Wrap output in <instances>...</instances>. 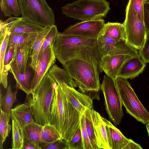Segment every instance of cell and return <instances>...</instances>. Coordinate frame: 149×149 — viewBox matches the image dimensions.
<instances>
[{
  "instance_id": "obj_25",
  "label": "cell",
  "mask_w": 149,
  "mask_h": 149,
  "mask_svg": "<svg viewBox=\"0 0 149 149\" xmlns=\"http://www.w3.org/2000/svg\"><path fill=\"white\" fill-rule=\"evenodd\" d=\"M15 54L14 48L8 45L4 57L3 69L2 73L0 74V83L5 88H7L8 87V72L14 60Z\"/></svg>"
},
{
  "instance_id": "obj_12",
  "label": "cell",
  "mask_w": 149,
  "mask_h": 149,
  "mask_svg": "<svg viewBox=\"0 0 149 149\" xmlns=\"http://www.w3.org/2000/svg\"><path fill=\"white\" fill-rule=\"evenodd\" d=\"M56 58L53 45H51L48 47L38 57L34 75L31 81L32 94L45 75L55 64Z\"/></svg>"
},
{
  "instance_id": "obj_26",
  "label": "cell",
  "mask_w": 149,
  "mask_h": 149,
  "mask_svg": "<svg viewBox=\"0 0 149 149\" xmlns=\"http://www.w3.org/2000/svg\"><path fill=\"white\" fill-rule=\"evenodd\" d=\"M42 127V126L35 121L29 124L23 130L24 139L40 146V136Z\"/></svg>"
},
{
  "instance_id": "obj_32",
  "label": "cell",
  "mask_w": 149,
  "mask_h": 149,
  "mask_svg": "<svg viewBox=\"0 0 149 149\" xmlns=\"http://www.w3.org/2000/svg\"><path fill=\"white\" fill-rule=\"evenodd\" d=\"M12 120V149H23L24 137L23 131L13 119Z\"/></svg>"
},
{
  "instance_id": "obj_19",
  "label": "cell",
  "mask_w": 149,
  "mask_h": 149,
  "mask_svg": "<svg viewBox=\"0 0 149 149\" xmlns=\"http://www.w3.org/2000/svg\"><path fill=\"white\" fill-rule=\"evenodd\" d=\"M105 123L109 144L110 149H123L129 142L121 132L110 121L103 118Z\"/></svg>"
},
{
  "instance_id": "obj_45",
  "label": "cell",
  "mask_w": 149,
  "mask_h": 149,
  "mask_svg": "<svg viewBox=\"0 0 149 149\" xmlns=\"http://www.w3.org/2000/svg\"></svg>"
},
{
  "instance_id": "obj_13",
  "label": "cell",
  "mask_w": 149,
  "mask_h": 149,
  "mask_svg": "<svg viewBox=\"0 0 149 149\" xmlns=\"http://www.w3.org/2000/svg\"><path fill=\"white\" fill-rule=\"evenodd\" d=\"M55 81L61 87L68 100L81 114L87 109L93 108V100L89 96L79 92L63 82Z\"/></svg>"
},
{
  "instance_id": "obj_42",
  "label": "cell",
  "mask_w": 149,
  "mask_h": 149,
  "mask_svg": "<svg viewBox=\"0 0 149 149\" xmlns=\"http://www.w3.org/2000/svg\"><path fill=\"white\" fill-rule=\"evenodd\" d=\"M41 149L40 146L34 143L24 139L23 149Z\"/></svg>"
},
{
  "instance_id": "obj_22",
  "label": "cell",
  "mask_w": 149,
  "mask_h": 149,
  "mask_svg": "<svg viewBox=\"0 0 149 149\" xmlns=\"http://www.w3.org/2000/svg\"><path fill=\"white\" fill-rule=\"evenodd\" d=\"M100 35L105 36L118 40H126L125 27L123 24L108 22L105 23Z\"/></svg>"
},
{
  "instance_id": "obj_18",
  "label": "cell",
  "mask_w": 149,
  "mask_h": 149,
  "mask_svg": "<svg viewBox=\"0 0 149 149\" xmlns=\"http://www.w3.org/2000/svg\"><path fill=\"white\" fill-rule=\"evenodd\" d=\"M146 66L140 56H134L125 64L118 77L127 79L135 78L143 72Z\"/></svg>"
},
{
  "instance_id": "obj_38",
  "label": "cell",
  "mask_w": 149,
  "mask_h": 149,
  "mask_svg": "<svg viewBox=\"0 0 149 149\" xmlns=\"http://www.w3.org/2000/svg\"><path fill=\"white\" fill-rule=\"evenodd\" d=\"M10 33L8 32L3 41L0 44V74L2 72L3 67V61L8 46Z\"/></svg>"
},
{
  "instance_id": "obj_43",
  "label": "cell",
  "mask_w": 149,
  "mask_h": 149,
  "mask_svg": "<svg viewBox=\"0 0 149 149\" xmlns=\"http://www.w3.org/2000/svg\"><path fill=\"white\" fill-rule=\"evenodd\" d=\"M140 145L130 139L129 142L123 149H142Z\"/></svg>"
},
{
  "instance_id": "obj_2",
  "label": "cell",
  "mask_w": 149,
  "mask_h": 149,
  "mask_svg": "<svg viewBox=\"0 0 149 149\" xmlns=\"http://www.w3.org/2000/svg\"><path fill=\"white\" fill-rule=\"evenodd\" d=\"M82 115L68 100L56 83L52 103L50 124L55 125L62 139L69 141L80 125Z\"/></svg>"
},
{
  "instance_id": "obj_17",
  "label": "cell",
  "mask_w": 149,
  "mask_h": 149,
  "mask_svg": "<svg viewBox=\"0 0 149 149\" xmlns=\"http://www.w3.org/2000/svg\"><path fill=\"white\" fill-rule=\"evenodd\" d=\"M91 116L99 149H110L108 141L106 124L103 117L93 109H90Z\"/></svg>"
},
{
  "instance_id": "obj_1",
  "label": "cell",
  "mask_w": 149,
  "mask_h": 149,
  "mask_svg": "<svg viewBox=\"0 0 149 149\" xmlns=\"http://www.w3.org/2000/svg\"><path fill=\"white\" fill-rule=\"evenodd\" d=\"M53 49L56 58L62 65L69 61L77 59L87 61L101 70L100 64L102 57L97 39L66 35L58 32Z\"/></svg>"
},
{
  "instance_id": "obj_4",
  "label": "cell",
  "mask_w": 149,
  "mask_h": 149,
  "mask_svg": "<svg viewBox=\"0 0 149 149\" xmlns=\"http://www.w3.org/2000/svg\"><path fill=\"white\" fill-rule=\"evenodd\" d=\"M56 84L47 73L32 95V110L34 121L42 126L50 124L52 103Z\"/></svg>"
},
{
  "instance_id": "obj_33",
  "label": "cell",
  "mask_w": 149,
  "mask_h": 149,
  "mask_svg": "<svg viewBox=\"0 0 149 149\" xmlns=\"http://www.w3.org/2000/svg\"><path fill=\"white\" fill-rule=\"evenodd\" d=\"M67 143V149H84L80 125Z\"/></svg>"
},
{
  "instance_id": "obj_5",
  "label": "cell",
  "mask_w": 149,
  "mask_h": 149,
  "mask_svg": "<svg viewBox=\"0 0 149 149\" xmlns=\"http://www.w3.org/2000/svg\"><path fill=\"white\" fill-rule=\"evenodd\" d=\"M106 0H77L61 8L66 17L82 21L106 17L110 8Z\"/></svg>"
},
{
  "instance_id": "obj_37",
  "label": "cell",
  "mask_w": 149,
  "mask_h": 149,
  "mask_svg": "<svg viewBox=\"0 0 149 149\" xmlns=\"http://www.w3.org/2000/svg\"><path fill=\"white\" fill-rule=\"evenodd\" d=\"M67 142L63 139L58 140L50 143H41V149H67Z\"/></svg>"
},
{
  "instance_id": "obj_44",
  "label": "cell",
  "mask_w": 149,
  "mask_h": 149,
  "mask_svg": "<svg viewBox=\"0 0 149 149\" xmlns=\"http://www.w3.org/2000/svg\"><path fill=\"white\" fill-rule=\"evenodd\" d=\"M146 127L148 132L149 139V123L146 124Z\"/></svg>"
},
{
  "instance_id": "obj_39",
  "label": "cell",
  "mask_w": 149,
  "mask_h": 149,
  "mask_svg": "<svg viewBox=\"0 0 149 149\" xmlns=\"http://www.w3.org/2000/svg\"><path fill=\"white\" fill-rule=\"evenodd\" d=\"M139 54L145 63H149V39L147 38L143 47L139 50Z\"/></svg>"
},
{
  "instance_id": "obj_34",
  "label": "cell",
  "mask_w": 149,
  "mask_h": 149,
  "mask_svg": "<svg viewBox=\"0 0 149 149\" xmlns=\"http://www.w3.org/2000/svg\"><path fill=\"white\" fill-rule=\"evenodd\" d=\"M58 32L56 25L51 26V29L47 35L40 49L39 56L42 53L45 49L50 45L54 46L56 35Z\"/></svg>"
},
{
  "instance_id": "obj_36",
  "label": "cell",
  "mask_w": 149,
  "mask_h": 149,
  "mask_svg": "<svg viewBox=\"0 0 149 149\" xmlns=\"http://www.w3.org/2000/svg\"><path fill=\"white\" fill-rule=\"evenodd\" d=\"M80 126L83 141L84 149H92V147L86 130L84 114L82 115L81 117Z\"/></svg>"
},
{
  "instance_id": "obj_24",
  "label": "cell",
  "mask_w": 149,
  "mask_h": 149,
  "mask_svg": "<svg viewBox=\"0 0 149 149\" xmlns=\"http://www.w3.org/2000/svg\"><path fill=\"white\" fill-rule=\"evenodd\" d=\"M51 27V26L46 27L39 32L33 44L31 57V61L29 64V66L33 71L36 69L41 47Z\"/></svg>"
},
{
  "instance_id": "obj_9",
  "label": "cell",
  "mask_w": 149,
  "mask_h": 149,
  "mask_svg": "<svg viewBox=\"0 0 149 149\" xmlns=\"http://www.w3.org/2000/svg\"><path fill=\"white\" fill-rule=\"evenodd\" d=\"M125 11V19L123 24L126 41L132 47L139 50L144 46L147 38L144 22L139 19L129 3Z\"/></svg>"
},
{
  "instance_id": "obj_23",
  "label": "cell",
  "mask_w": 149,
  "mask_h": 149,
  "mask_svg": "<svg viewBox=\"0 0 149 149\" xmlns=\"http://www.w3.org/2000/svg\"><path fill=\"white\" fill-rule=\"evenodd\" d=\"M32 51V49L25 45H22L17 49L14 60L20 73H25L28 61L30 56L31 57Z\"/></svg>"
},
{
  "instance_id": "obj_41",
  "label": "cell",
  "mask_w": 149,
  "mask_h": 149,
  "mask_svg": "<svg viewBox=\"0 0 149 149\" xmlns=\"http://www.w3.org/2000/svg\"><path fill=\"white\" fill-rule=\"evenodd\" d=\"M0 43L3 41L7 33L9 32L6 24L4 21H0Z\"/></svg>"
},
{
  "instance_id": "obj_10",
  "label": "cell",
  "mask_w": 149,
  "mask_h": 149,
  "mask_svg": "<svg viewBox=\"0 0 149 149\" xmlns=\"http://www.w3.org/2000/svg\"><path fill=\"white\" fill-rule=\"evenodd\" d=\"M101 57L106 55L125 54L133 56H139L137 50L126 40H118L105 36L99 35L97 39Z\"/></svg>"
},
{
  "instance_id": "obj_40",
  "label": "cell",
  "mask_w": 149,
  "mask_h": 149,
  "mask_svg": "<svg viewBox=\"0 0 149 149\" xmlns=\"http://www.w3.org/2000/svg\"><path fill=\"white\" fill-rule=\"evenodd\" d=\"M143 22L147 38L149 39V0H147L144 4Z\"/></svg>"
},
{
  "instance_id": "obj_7",
  "label": "cell",
  "mask_w": 149,
  "mask_h": 149,
  "mask_svg": "<svg viewBox=\"0 0 149 149\" xmlns=\"http://www.w3.org/2000/svg\"><path fill=\"white\" fill-rule=\"evenodd\" d=\"M22 17L44 27L55 23L53 10L46 0H17Z\"/></svg>"
},
{
  "instance_id": "obj_27",
  "label": "cell",
  "mask_w": 149,
  "mask_h": 149,
  "mask_svg": "<svg viewBox=\"0 0 149 149\" xmlns=\"http://www.w3.org/2000/svg\"><path fill=\"white\" fill-rule=\"evenodd\" d=\"M62 139L61 135L55 125L47 124L43 126L40 136V143H50Z\"/></svg>"
},
{
  "instance_id": "obj_29",
  "label": "cell",
  "mask_w": 149,
  "mask_h": 149,
  "mask_svg": "<svg viewBox=\"0 0 149 149\" xmlns=\"http://www.w3.org/2000/svg\"><path fill=\"white\" fill-rule=\"evenodd\" d=\"M0 7L5 17H18L21 14L17 0H0Z\"/></svg>"
},
{
  "instance_id": "obj_8",
  "label": "cell",
  "mask_w": 149,
  "mask_h": 149,
  "mask_svg": "<svg viewBox=\"0 0 149 149\" xmlns=\"http://www.w3.org/2000/svg\"><path fill=\"white\" fill-rule=\"evenodd\" d=\"M100 89L104 95L105 109L109 118L115 125H119L123 113L122 103L115 80L106 74L104 75Z\"/></svg>"
},
{
  "instance_id": "obj_14",
  "label": "cell",
  "mask_w": 149,
  "mask_h": 149,
  "mask_svg": "<svg viewBox=\"0 0 149 149\" xmlns=\"http://www.w3.org/2000/svg\"><path fill=\"white\" fill-rule=\"evenodd\" d=\"M133 57L125 54L105 56L101 58L100 67L106 74L115 80L125 63Z\"/></svg>"
},
{
  "instance_id": "obj_16",
  "label": "cell",
  "mask_w": 149,
  "mask_h": 149,
  "mask_svg": "<svg viewBox=\"0 0 149 149\" xmlns=\"http://www.w3.org/2000/svg\"><path fill=\"white\" fill-rule=\"evenodd\" d=\"M4 21L10 33H39L46 27L32 23L22 17H11Z\"/></svg>"
},
{
  "instance_id": "obj_21",
  "label": "cell",
  "mask_w": 149,
  "mask_h": 149,
  "mask_svg": "<svg viewBox=\"0 0 149 149\" xmlns=\"http://www.w3.org/2000/svg\"><path fill=\"white\" fill-rule=\"evenodd\" d=\"M39 33H10L8 45L12 47L16 52L18 47L23 45L32 49Z\"/></svg>"
},
{
  "instance_id": "obj_35",
  "label": "cell",
  "mask_w": 149,
  "mask_h": 149,
  "mask_svg": "<svg viewBox=\"0 0 149 149\" xmlns=\"http://www.w3.org/2000/svg\"><path fill=\"white\" fill-rule=\"evenodd\" d=\"M147 0H129L128 3L139 19L143 21L144 4Z\"/></svg>"
},
{
  "instance_id": "obj_31",
  "label": "cell",
  "mask_w": 149,
  "mask_h": 149,
  "mask_svg": "<svg viewBox=\"0 0 149 149\" xmlns=\"http://www.w3.org/2000/svg\"><path fill=\"white\" fill-rule=\"evenodd\" d=\"M90 109H87L83 114L84 116L86 128L92 149H99L97 145Z\"/></svg>"
},
{
  "instance_id": "obj_28",
  "label": "cell",
  "mask_w": 149,
  "mask_h": 149,
  "mask_svg": "<svg viewBox=\"0 0 149 149\" xmlns=\"http://www.w3.org/2000/svg\"><path fill=\"white\" fill-rule=\"evenodd\" d=\"M17 91H12L10 85L7 87L6 94L2 98L1 94L0 106L3 112L9 118H11V113L13 104L17 100L16 95Z\"/></svg>"
},
{
  "instance_id": "obj_15",
  "label": "cell",
  "mask_w": 149,
  "mask_h": 149,
  "mask_svg": "<svg viewBox=\"0 0 149 149\" xmlns=\"http://www.w3.org/2000/svg\"><path fill=\"white\" fill-rule=\"evenodd\" d=\"M26 95L24 103L17 105L11 110V118L15 121L22 131L27 125L35 121L32 108V95Z\"/></svg>"
},
{
  "instance_id": "obj_11",
  "label": "cell",
  "mask_w": 149,
  "mask_h": 149,
  "mask_svg": "<svg viewBox=\"0 0 149 149\" xmlns=\"http://www.w3.org/2000/svg\"><path fill=\"white\" fill-rule=\"evenodd\" d=\"M104 24L102 18L82 21L70 26L61 33L66 35L97 39Z\"/></svg>"
},
{
  "instance_id": "obj_6",
  "label": "cell",
  "mask_w": 149,
  "mask_h": 149,
  "mask_svg": "<svg viewBox=\"0 0 149 149\" xmlns=\"http://www.w3.org/2000/svg\"><path fill=\"white\" fill-rule=\"evenodd\" d=\"M115 81L127 113L144 124L149 123V112L141 103L127 79L118 77Z\"/></svg>"
},
{
  "instance_id": "obj_30",
  "label": "cell",
  "mask_w": 149,
  "mask_h": 149,
  "mask_svg": "<svg viewBox=\"0 0 149 149\" xmlns=\"http://www.w3.org/2000/svg\"><path fill=\"white\" fill-rule=\"evenodd\" d=\"M0 148L3 149V145L11 130L12 126L9 124L10 118L1 107L0 118Z\"/></svg>"
},
{
  "instance_id": "obj_3",
  "label": "cell",
  "mask_w": 149,
  "mask_h": 149,
  "mask_svg": "<svg viewBox=\"0 0 149 149\" xmlns=\"http://www.w3.org/2000/svg\"><path fill=\"white\" fill-rule=\"evenodd\" d=\"M62 65L83 93L96 92L100 89L99 75L102 71L95 65L77 59L69 61Z\"/></svg>"
},
{
  "instance_id": "obj_20",
  "label": "cell",
  "mask_w": 149,
  "mask_h": 149,
  "mask_svg": "<svg viewBox=\"0 0 149 149\" xmlns=\"http://www.w3.org/2000/svg\"><path fill=\"white\" fill-rule=\"evenodd\" d=\"M9 71L12 74L16 82L15 87L25 93L26 95H32L31 89L32 73L27 67L24 73L20 72L15 61L14 60Z\"/></svg>"
}]
</instances>
